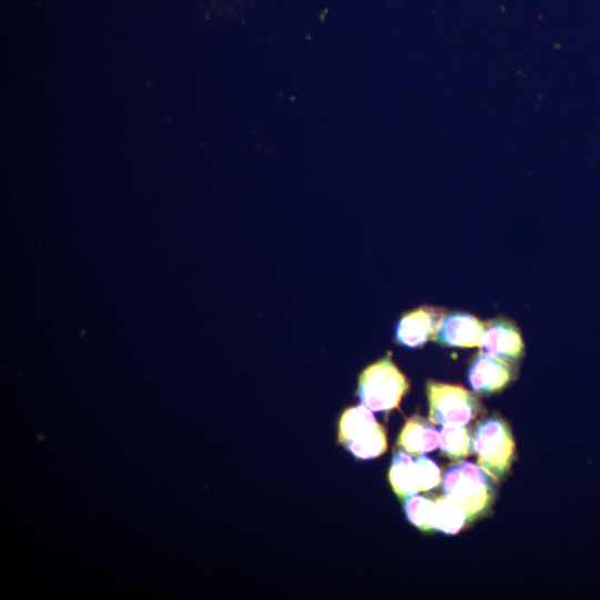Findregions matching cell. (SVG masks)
<instances>
[{
    "label": "cell",
    "mask_w": 600,
    "mask_h": 600,
    "mask_svg": "<svg viewBox=\"0 0 600 600\" xmlns=\"http://www.w3.org/2000/svg\"><path fill=\"white\" fill-rule=\"evenodd\" d=\"M410 385L393 360L391 353L368 366L358 378L357 395L362 405L374 413L399 408Z\"/></svg>",
    "instance_id": "7a4b0ae2"
},
{
    "label": "cell",
    "mask_w": 600,
    "mask_h": 600,
    "mask_svg": "<svg viewBox=\"0 0 600 600\" xmlns=\"http://www.w3.org/2000/svg\"><path fill=\"white\" fill-rule=\"evenodd\" d=\"M446 311L423 306L406 313L396 325V342L407 348L423 347L434 339Z\"/></svg>",
    "instance_id": "52a82bcc"
},
{
    "label": "cell",
    "mask_w": 600,
    "mask_h": 600,
    "mask_svg": "<svg viewBox=\"0 0 600 600\" xmlns=\"http://www.w3.org/2000/svg\"><path fill=\"white\" fill-rule=\"evenodd\" d=\"M405 450L396 452L388 474L390 486L401 500L419 492L415 460Z\"/></svg>",
    "instance_id": "7c38bea8"
},
{
    "label": "cell",
    "mask_w": 600,
    "mask_h": 600,
    "mask_svg": "<svg viewBox=\"0 0 600 600\" xmlns=\"http://www.w3.org/2000/svg\"><path fill=\"white\" fill-rule=\"evenodd\" d=\"M435 497L413 495L404 500V509L408 520L425 532L434 531L431 525V511Z\"/></svg>",
    "instance_id": "5bb4252c"
},
{
    "label": "cell",
    "mask_w": 600,
    "mask_h": 600,
    "mask_svg": "<svg viewBox=\"0 0 600 600\" xmlns=\"http://www.w3.org/2000/svg\"><path fill=\"white\" fill-rule=\"evenodd\" d=\"M495 480L480 466L462 461L447 469L441 490L458 501L467 511L470 522L486 516L496 497Z\"/></svg>",
    "instance_id": "6da1fadb"
},
{
    "label": "cell",
    "mask_w": 600,
    "mask_h": 600,
    "mask_svg": "<svg viewBox=\"0 0 600 600\" xmlns=\"http://www.w3.org/2000/svg\"><path fill=\"white\" fill-rule=\"evenodd\" d=\"M441 454L452 461H461L474 450V434L465 426H441L439 428Z\"/></svg>",
    "instance_id": "4fadbf2b"
},
{
    "label": "cell",
    "mask_w": 600,
    "mask_h": 600,
    "mask_svg": "<svg viewBox=\"0 0 600 600\" xmlns=\"http://www.w3.org/2000/svg\"><path fill=\"white\" fill-rule=\"evenodd\" d=\"M426 394L429 419L440 426H465L481 409L478 397L461 386L429 380Z\"/></svg>",
    "instance_id": "5b68a950"
},
{
    "label": "cell",
    "mask_w": 600,
    "mask_h": 600,
    "mask_svg": "<svg viewBox=\"0 0 600 600\" xmlns=\"http://www.w3.org/2000/svg\"><path fill=\"white\" fill-rule=\"evenodd\" d=\"M415 466L419 492L430 491L441 484V469L433 458L420 456Z\"/></svg>",
    "instance_id": "9a60e30c"
},
{
    "label": "cell",
    "mask_w": 600,
    "mask_h": 600,
    "mask_svg": "<svg viewBox=\"0 0 600 600\" xmlns=\"http://www.w3.org/2000/svg\"><path fill=\"white\" fill-rule=\"evenodd\" d=\"M480 347L485 354L512 367L518 366L525 355V344L518 326L504 317L485 323Z\"/></svg>",
    "instance_id": "8992f818"
},
{
    "label": "cell",
    "mask_w": 600,
    "mask_h": 600,
    "mask_svg": "<svg viewBox=\"0 0 600 600\" xmlns=\"http://www.w3.org/2000/svg\"><path fill=\"white\" fill-rule=\"evenodd\" d=\"M474 450L479 466L495 480H502L516 458L509 425L498 415L478 423L474 433Z\"/></svg>",
    "instance_id": "3957f363"
},
{
    "label": "cell",
    "mask_w": 600,
    "mask_h": 600,
    "mask_svg": "<svg viewBox=\"0 0 600 600\" xmlns=\"http://www.w3.org/2000/svg\"><path fill=\"white\" fill-rule=\"evenodd\" d=\"M466 509L456 500L445 496L435 497L431 525L435 530L445 535H456L469 523Z\"/></svg>",
    "instance_id": "8fae6325"
},
{
    "label": "cell",
    "mask_w": 600,
    "mask_h": 600,
    "mask_svg": "<svg viewBox=\"0 0 600 600\" xmlns=\"http://www.w3.org/2000/svg\"><path fill=\"white\" fill-rule=\"evenodd\" d=\"M513 379L515 367L485 353L475 357L468 372L470 387L484 396L502 391Z\"/></svg>",
    "instance_id": "ba28073f"
},
{
    "label": "cell",
    "mask_w": 600,
    "mask_h": 600,
    "mask_svg": "<svg viewBox=\"0 0 600 600\" xmlns=\"http://www.w3.org/2000/svg\"><path fill=\"white\" fill-rule=\"evenodd\" d=\"M485 332V323L474 315L451 312L446 313L434 340L449 348H475L480 347Z\"/></svg>",
    "instance_id": "9c48e42d"
},
{
    "label": "cell",
    "mask_w": 600,
    "mask_h": 600,
    "mask_svg": "<svg viewBox=\"0 0 600 600\" xmlns=\"http://www.w3.org/2000/svg\"><path fill=\"white\" fill-rule=\"evenodd\" d=\"M338 443L362 460L378 458L388 449L386 428L364 405L343 413L338 424Z\"/></svg>",
    "instance_id": "277c9868"
},
{
    "label": "cell",
    "mask_w": 600,
    "mask_h": 600,
    "mask_svg": "<svg viewBox=\"0 0 600 600\" xmlns=\"http://www.w3.org/2000/svg\"><path fill=\"white\" fill-rule=\"evenodd\" d=\"M439 431L434 423L419 415H414L405 423L399 433L397 445L414 455H425L439 447Z\"/></svg>",
    "instance_id": "30bf717a"
}]
</instances>
